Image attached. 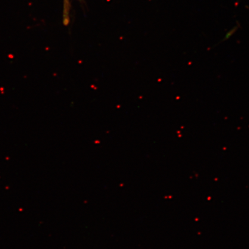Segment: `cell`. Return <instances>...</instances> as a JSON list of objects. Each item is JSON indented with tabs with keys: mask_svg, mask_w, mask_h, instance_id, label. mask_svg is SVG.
I'll return each instance as SVG.
<instances>
[]
</instances>
